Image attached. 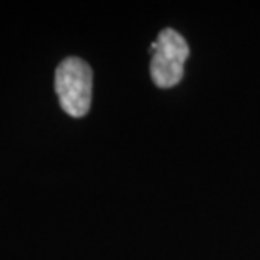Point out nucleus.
Wrapping results in <instances>:
<instances>
[{"mask_svg":"<svg viewBox=\"0 0 260 260\" xmlns=\"http://www.w3.org/2000/svg\"><path fill=\"white\" fill-rule=\"evenodd\" d=\"M150 76L159 88H173L183 80L189 46L178 30L166 27L150 44Z\"/></svg>","mask_w":260,"mask_h":260,"instance_id":"f03ea898","label":"nucleus"},{"mask_svg":"<svg viewBox=\"0 0 260 260\" xmlns=\"http://www.w3.org/2000/svg\"><path fill=\"white\" fill-rule=\"evenodd\" d=\"M61 108L68 115L81 118L91 107L93 71L86 61L80 58H66L56 70L54 80Z\"/></svg>","mask_w":260,"mask_h":260,"instance_id":"f257e3e1","label":"nucleus"}]
</instances>
